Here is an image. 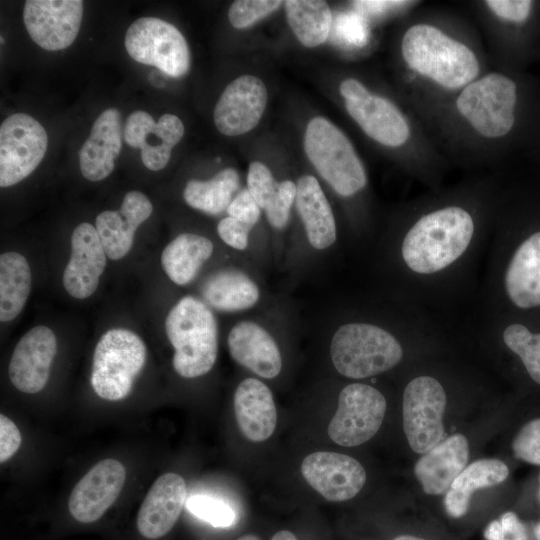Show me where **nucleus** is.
<instances>
[{
	"mask_svg": "<svg viewBox=\"0 0 540 540\" xmlns=\"http://www.w3.org/2000/svg\"><path fill=\"white\" fill-rule=\"evenodd\" d=\"M401 53L411 71L447 90H461L479 77L480 63L474 51L430 24L409 27Z\"/></svg>",
	"mask_w": 540,
	"mask_h": 540,
	"instance_id": "obj_1",
	"label": "nucleus"
},
{
	"mask_svg": "<svg viewBox=\"0 0 540 540\" xmlns=\"http://www.w3.org/2000/svg\"><path fill=\"white\" fill-rule=\"evenodd\" d=\"M164 329L174 349L172 366L184 379L208 374L219 350V324L215 312L198 296L184 295L169 309Z\"/></svg>",
	"mask_w": 540,
	"mask_h": 540,
	"instance_id": "obj_2",
	"label": "nucleus"
},
{
	"mask_svg": "<svg viewBox=\"0 0 540 540\" xmlns=\"http://www.w3.org/2000/svg\"><path fill=\"white\" fill-rule=\"evenodd\" d=\"M474 232L471 215L449 206L422 216L404 237L401 253L414 272L430 274L457 260L467 249Z\"/></svg>",
	"mask_w": 540,
	"mask_h": 540,
	"instance_id": "obj_3",
	"label": "nucleus"
},
{
	"mask_svg": "<svg viewBox=\"0 0 540 540\" xmlns=\"http://www.w3.org/2000/svg\"><path fill=\"white\" fill-rule=\"evenodd\" d=\"M293 325L290 311L278 301L263 310L242 315L228 330V352L238 365L257 378L273 380L284 368L281 334Z\"/></svg>",
	"mask_w": 540,
	"mask_h": 540,
	"instance_id": "obj_4",
	"label": "nucleus"
},
{
	"mask_svg": "<svg viewBox=\"0 0 540 540\" xmlns=\"http://www.w3.org/2000/svg\"><path fill=\"white\" fill-rule=\"evenodd\" d=\"M296 187L294 207L300 227L299 232L288 239L282 263L292 276L325 257L338 236L331 204L317 178L302 175Z\"/></svg>",
	"mask_w": 540,
	"mask_h": 540,
	"instance_id": "obj_5",
	"label": "nucleus"
},
{
	"mask_svg": "<svg viewBox=\"0 0 540 540\" xmlns=\"http://www.w3.org/2000/svg\"><path fill=\"white\" fill-rule=\"evenodd\" d=\"M334 369L350 379L369 378L395 367L403 357L398 339L383 327L360 321L335 326L329 341Z\"/></svg>",
	"mask_w": 540,
	"mask_h": 540,
	"instance_id": "obj_6",
	"label": "nucleus"
},
{
	"mask_svg": "<svg viewBox=\"0 0 540 540\" xmlns=\"http://www.w3.org/2000/svg\"><path fill=\"white\" fill-rule=\"evenodd\" d=\"M519 90L516 81L491 72L466 85L456 98V110L483 138L508 135L516 122Z\"/></svg>",
	"mask_w": 540,
	"mask_h": 540,
	"instance_id": "obj_7",
	"label": "nucleus"
},
{
	"mask_svg": "<svg viewBox=\"0 0 540 540\" xmlns=\"http://www.w3.org/2000/svg\"><path fill=\"white\" fill-rule=\"evenodd\" d=\"M304 148L320 177L339 196L348 198L367 184L365 168L345 134L323 117L307 125Z\"/></svg>",
	"mask_w": 540,
	"mask_h": 540,
	"instance_id": "obj_8",
	"label": "nucleus"
},
{
	"mask_svg": "<svg viewBox=\"0 0 540 540\" xmlns=\"http://www.w3.org/2000/svg\"><path fill=\"white\" fill-rule=\"evenodd\" d=\"M146 359L147 347L139 335L126 328L109 329L94 349L90 376L94 392L108 401L126 398Z\"/></svg>",
	"mask_w": 540,
	"mask_h": 540,
	"instance_id": "obj_9",
	"label": "nucleus"
},
{
	"mask_svg": "<svg viewBox=\"0 0 540 540\" xmlns=\"http://www.w3.org/2000/svg\"><path fill=\"white\" fill-rule=\"evenodd\" d=\"M214 312L245 315L276 301L261 282L258 270L245 262L210 271L199 285V296Z\"/></svg>",
	"mask_w": 540,
	"mask_h": 540,
	"instance_id": "obj_10",
	"label": "nucleus"
},
{
	"mask_svg": "<svg viewBox=\"0 0 540 540\" xmlns=\"http://www.w3.org/2000/svg\"><path fill=\"white\" fill-rule=\"evenodd\" d=\"M124 44L133 60L154 66L168 76L181 77L189 70L187 42L167 21L155 17L135 20L126 31Z\"/></svg>",
	"mask_w": 540,
	"mask_h": 540,
	"instance_id": "obj_11",
	"label": "nucleus"
},
{
	"mask_svg": "<svg viewBox=\"0 0 540 540\" xmlns=\"http://www.w3.org/2000/svg\"><path fill=\"white\" fill-rule=\"evenodd\" d=\"M386 399L375 387L351 383L341 389L327 432L338 445L354 447L371 439L382 425Z\"/></svg>",
	"mask_w": 540,
	"mask_h": 540,
	"instance_id": "obj_12",
	"label": "nucleus"
},
{
	"mask_svg": "<svg viewBox=\"0 0 540 540\" xmlns=\"http://www.w3.org/2000/svg\"><path fill=\"white\" fill-rule=\"evenodd\" d=\"M445 407V391L435 378L419 376L407 384L403 393V428L414 452L424 454L442 441Z\"/></svg>",
	"mask_w": 540,
	"mask_h": 540,
	"instance_id": "obj_13",
	"label": "nucleus"
},
{
	"mask_svg": "<svg viewBox=\"0 0 540 540\" xmlns=\"http://www.w3.org/2000/svg\"><path fill=\"white\" fill-rule=\"evenodd\" d=\"M48 146L44 127L32 116L15 113L0 126V186L28 177L43 160Z\"/></svg>",
	"mask_w": 540,
	"mask_h": 540,
	"instance_id": "obj_14",
	"label": "nucleus"
},
{
	"mask_svg": "<svg viewBox=\"0 0 540 540\" xmlns=\"http://www.w3.org/2000/svg\"><path fill=\"white\" fill-rule=\"evenodd\" d=\"M82 17L81 0H28L23 10L31 39L48 51L69 47L78 35Z\"/></svg>",
	"mask_w": 540,
	"mask_h": 540,
	"instance_id": "obj_15",
	"label": "nucleus"
},
{
	"mask_svg": "<svg viewBox=\"0 0 540 540\" xmlns=\"http://www.w3.org/2000/svg\"><path fill=\"white\" fill-rule=\"evenodd\" d=\"M125 479L126 470L120 461H99L73 488L68 499L69 514L80 524L99 521L119 497Z\"/></svg>",
	"mask_w": 540,
	"mask_h": 540,
	"instance_id": "obj_16",
	"label": "nucleus"
},
{
	"mask_svg": "<svg viewBox=\"0 0 540 540\" xmlns=\"http://www.w3.org/2000/svg\"><path fill=\"white\" fill-rule=\"evenodd\" d=\"M57 353L55 333L45 325L27 331L11 355L8 375L20 392L35 394L46 386Z\"/></svg>",
	"mask_w": 540,
	"mask_h": 540,
	"instance_id": "obj_17",
	"label": "nucleus"
},
{
	"mask_svg": "<svg viewBox=\"0 0 540 540\" xmlns=\"http://www.w3.org/2000/svg\"><path fill=\"white\" fill-rule=\"evenodd\" d=\"M307 483L325 499L333 502L355 497L366 482L363 466L353 457L336 452H314L301 463Z\"/></svg>",
	"mask_w": 540,
	"mask_h": 540,
	"instance_id": "obj_18",
	"label": "nucleus"
},
{
	"mask_svg": "<svg viewBox=\"0 0 540 540\" xmlns=\"http://www.w3.org/2000/svg\"><path fill=\"white\" fill-rule=\"evenodd\" d=\"M267 96L265 84L256 76L242 75L230 82L213 112L218 131L226 136H238L252 130L263 115Z\"/></svg>",
	"mask_w": 540,
	"mask_h": 540,
	"instance_id": "obj_19",
	"label": "nucleus"
},
{
	"mask_svg": "<svg viewBox=\"0 0 540 540\" xmlns=\"http://www.w3.org/2000/svg\"><path fill=\"white\" fill-rule=\"evenodd\" d=\"M184 135L182 121L173 114L162 115L157 122L143 111L136 110L126 119L123 128L125 142L141 150V160L146 168L159 171L168 164L172 148Z\"/></svg>",
	"mask_w": 540,
	"mask_h": 540,
	"instance_id": "obj_20",
	"label": "nucleus"
},
{
	"mask_svg": "<svg viewBox=\"0 0 540 540\" xmlns=\"http://www.w3.org/2000/svg\"><path fill=\"white\" fill-rule=\"evenodd\" d=\"M186 483L180 475L159 476L146 494L136 516V530L145 540H160L177 523L186 503Z\"/></svg>",
	"mask_w": 540,
	"mask_h": 540,
	"instance_id": "obj_21",
	"label": "nucleus"
},
{
	"mask_svg": "<svg viewBox=\"0 0 540 540\" xmlns=\"http://www.w3.org/2000/svg\"><path fill=\"white\" fill-rule=\"evenodd\" d=\"M70 245L71 254L62 283L71 297L86 299L97 290L108 257L95 226L88 222L74 228Z\"/></svg>",
	"mask_w": 540,
	"mask_h": 540,
	"instance_id": "obj_22",
	"label": "nucleus"
},
{
	"mask_svg": "<svg viewBox=\"0 0 540 540\" xmlns=\"http://www.w3.org/2000/svg\"><path fill=\"white\" fill-rule=\"evenodd\" d=\"M152 211L149 198L132 190L125 194L119 210H106L97 215L95 228L108 259L120 260L129 253L136 230Z\"/></svg>",
	"mask_w": 540,
	"mask_h": 540,
	"instance_id": "obj_23",
	"label": "nucleus"
},
{
	"mask_svg": "<svg viewBox=\"0 0 540 540\" xmlns=\"http://www.w3.org/2000/svg\"><path fill=\"white\" fill-rule=\"evenodd\" d=\"M121 115L116 108L105 109L94 121L89 137L79 151L81 174L101 181L113 171L122 148Z\"/></svg>",
	"mask_w": 540,
	"mask_h": 540,
	"instance_id": "obj_24",
	"label": "nucleus"
},
{
	"mask_svg": "<svg viewBox=\"0 0 540 540\" xmlns=\"http://www.w3.org/2000/svg\"><path fill=\"white\" fill-rule=\"evenodd\" d=\"M237 425L251 442L271 437L277 424V410L271 389L257 377L240 381L233 397Z\"/></svg>",
	"mask_w": 540,
	"mask_h": 540,
	"instance_id": "obj_25",
	"label": "nucleus"
},
{
	"mask_svg": "<svg viewBox=\"0 0 540 540\" xmlns=\"http://www.w3.org/2000/svg\"><path fill=\"white\" fill-rule=\"evenodd\" d=\"M468 458V440L463 434L457 433L424 453L415 464L414 474L425 493L440 495L447 492L465 469Z\"/></svg>",
	"mask_w": 540,
	"mask_h": 540,
	"instance_id": "obj_26",
	"label": "nucleus"
},
{
	"mask_svg": "<svg viewBox=\"0 0 540 540\" xmlns=\"http://www.w3.org/2000/svg\"><path fill=\"white\" fill-rule=\"evenodd\" d=\"M345 106L360 128L378 143L399 147L409 139V124L391 101L369 93L360 100L345 101Z\"/></svg>",
	"mask_w": 540,
	"mask_h": 540,
	"instance_id": "obj_27",
	"label": "nucleus"
},
{
	"mask_svg": "<svg viewBox=\"0 0 540 540\" xmlns=\"http://www.w3.org/2000/svg\"><path fill=\"white\" fill-rule=\"evenodd\" d=\"M216 251L214 242L207 236L183 232L172 239L161 253V266L171 282L187 286L200 275Z\"/></svg>",
	"mask_w": 540,
	"mask_h": 540,
	"instance_id": "obj_28",
	"label": "nucleus"
},
{
	"mask_svg": "<svg viewBox=\"0 0 540 540\" xmlns=\"http://www.w3.org/2000/svg\"><path fill=\"white\" fill-rule=\"evenodd\" d=\"M504 282L510 300L517 307L540 306V231L519 245L508 265Z\"/></svg>",
	"mask_w": 540,
	"mask_h": 540,
	"instance_id": "obj_29",
	"label": "nucleus"
},
{
	"mask_svg": "<svg viewBox=\"0 0 540 540\" xmlns=\"http://www.w3.org/2000/svg\"><path fill=\"white\" fill-rule=\"evenodd\" d=\"M509 475L507 465L497 459L474 461L457 476L444 497L447 514L453 518L464 516L472 494L503 482Z\"/></svg>",
	"mask_w": 540,
	"mask_h": 540,
	"instance_id": "obj_30",
	"label": "nucleus"
},
{
	"mask_svg": "<svg viewBox=\"0 0 540 540\" xmlns=\"http://www.w3.org/2000/svg\"><path fill=\"white\" fill-rule=\"evenodd\" d=\"M32 286L30 265L15 251L0 255V320L10 322L23 310Z\"/></svg>",
	"mask_w": 540,
	"mask_h": 540,
	"instance_id": "obj_31",
	"label": "nucleus"
},
{
	"mask_svg": "<svg viewBox=\"0 0 540 540\" xmlns=\"http://www.w3.org/2000/svg\"><path fill=\"white\" fill-rule=\"evenodd\" d=\"M240 191V177L233 168H224L208 180H189L183 189L186 204L200 212L217 216L226 212Z\"/></svg>",
	"mask_w": 540,
	"mask_h": 540,
	"instance_id": "obj_32",
	"label": "nucleus"
},
{
	"mask_svg": "<svg viewBox=\"0 0 540 540\" xmlns=\"http://www.w3.org/2000/svg\"><path fill=\"white\" fill-rule=\"evenodd\" d=\"M285 9L292 31L304 46L316 47L328 38L333 19L326 2L288 0Z\"/></svg>",
	"mask_w": 540,
	"mask_h": 540,
	"instance_id": "obj_33",
	"label": "nucleus"
},
{
	"mask_svg": "<svg viewBox=\"0 0 540 540\" xmlns=\"http://www.w3.org/2000/svg\"><path fill=\"white\" fill-rule=\"evenodd\" d=\"M507 347L522 360L530 377L540 385V333L532 334L524 325H509L503 333Z\"/></svg>",
	"mask_w": 540,
	"mask_h": 540,
	"instance_id": "obj_34",
	"label": "nucleus"
},
{
	"mask_svg": "<svg viewBox=\"0 0 540 540\" xmlns=\"http://www.w3.org/2000/svg\"><path fill=\"white\" fill-rule=\"evenodd\" d=\"M186 509L195 517L216 528H228L236 521V512L223 500L208 495H192L185 503Z\"/></svg>",
	"mask_w": 540,
	"mask_h": 540,
	"instance_id": "obj_35",
	"label": "nucleus"
},
{
	"mask_svg": "<svg viewBox=\"0 0 540 540\" xmlns=\"http://www.w3.org/2000/svg\"><path fill=\"white\" fill-rule=\"evenodd\" d=\"M247 189L261 211L265 212L277 200L280 194L281 181L275 179L265 164L255 161L249 165Z\"/></svg>",
	"mask_w": 540,
	"mask_h": 540,
	"instance_id": "obj_36",
	"label": "nucleus"
},
{
	"mask_svg": "<svg viewBox=\"0 0 540 540\" xmlns=\"http://www.w3.org/2000/svg\"><path fill=\"white\" fill-rule=\"evenodd\" d=\"M282 3L277 0H238L230 6L228 18L233 27L243 29L272 13Z\"/></svg>",
	"mask_w": 540,
	"mask_h": 540,
	"instance_id": "obj_37",
	"label": "nucleus"
},
{
	"mask_svg": "<svg viewBox=\"0 0 540 540\" xmlns=\"http://www.w3.org/2000/svg\"><path fill=\"white\" fill-rule=\"evenodd\" d=\"M512 449L517 458L540 465V418L521 428L512 442Z\"/></svg>",
	"mask_w": 540,
	"mask_h": 540,
	"instance_id": "obj_38",
	"label": "nucleus"
},
{
	"mask_svg": "<svg viewBox=\"0 0 540 540\" xmlns=\"http://www.w3.org/2000/svg\"><path fill=\"white\" fill-rule=\"evenodd\" d=\"M485 4L497 18L514 25L526 23L535 6L529 0H488Z\"/></svg>",
	"mask_w": 540,
	"mask_h": 540,
	"instance_id": "obj_39",
	"label": "nucleus"
},
{
	"mask_svg": "<svg viewBox=\"0 0 540 540\" xmlns=\"http://www.w3.org/2000/svg\"><path fill=\"white\" fill-rule=\"evenodd\" d=\"M228 216L256 229L261 219V209L247 188L240 189L229 204Z\"/></svg>",
	"mask_w": 540,
	"mask_h": 540,
	"instance_id": "obj_40",
	"label": "nucleus"
},
{
	"mask_svg": "<svg viewBox=\"0 0 540 540\" xmlns=\"http://www.w3.org/2000/svg\"><path fill=\"white\" fill-rule=\"evenodd\" d=\"M333 36L349 44H362L365 40V29L356 15L340 14L332 22Z\"/></svg>",
	"mask_w": 540,
	"mask_h": 540,
	"instance_id": "obj_41",
	"label": "nucleus"
},
{
	"mask_svg": "<svg viewBox=\"0 0 540 540\" xmlns=\"http://www.w3.org/2000/svg\"><path fill=\"white\" fill-rule=\"evenodd\" d=\"M22 437L18 427L6 415H0V462L9 460L19 449Z\"/></svg>",
	"mask_w": 540,
	"mask_h": 540,
	"instance_id": "obj_42",
	"label": "nucleus"
},
{
	"mask_svg": "<svg viewBox=\"0 0 540 540\" xmlns=\"http://www.w3.org/2000/svg\"><path fill=\"white\" fill-rule=\"evenodd\" d=\"M340 93L345 101H357L367 96L370 92L360 81L354 78H348L340 84Z\"/></svg>",
	"mask_w": 540,
	"mask_h": 540,
	"instance_id": "obj_43",
	"label": "nucleus"
},
{
	"mask_svg": "<svg viewBox=\"0 0 540 540\" xmlns=\"http://www.w3.org/2000/svg\"><path fill=\"white\" fill-rule=\"evenodd\" d=\"M271 540H298L297 537L288 530H281L273 535Z\"/></svg>",
	"mask_w": 540,
	"mask_h": 540,
	"instance_id": "obj_44",
	"label": "nucleus"
},
{
	"mask_svg": "<svg viewBox=\"0 0 540 540\" xmlns=\"http://www.w3.org/2000/svg\"><path fill=\"white\" fill-rule=\"evenodd\" d=\"M393 540H426V539L413 536V535H400V536L395 537Z\"/></svg>",
	"mask_w": 540,
	"mask_h": 540,
	"instance_id": "obj_45",
	"label": "nucleus"
},
{
	"mask_svg": "<svg viewBox=\"0 0 540 540\" xmlns=\"http://www.w3.org/2000/svg\"><path fill=\"white\" fill-rule=\"evenodd\" d=\"M237 540H260V538L255 534H246L241 536Z\"/></svg>",
	"mask_w": 540,
	"mask_h": 540,
	"instance_id": "obj_46",
	"label": "nucleus"
},
{
	"mask_svg": "<svg viewBox=\"0 0 540 540\" xmlns=\"http://www.w3.org/2000/svg\"><path fill=\"white\" fill-rule=\"evenodd\" d=\"M539 482H540V477H539ZM538 497H539V500H540V488H539V494H538Z\"/></svg>",
	"mask_w": 540,
	"mask_h": 540,
	"instance_id": "obj_47",
	"label": "nucleus"
}]
</instances>
